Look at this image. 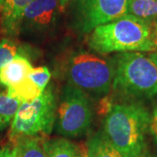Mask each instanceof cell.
Returning <instances> with one entry per match:
<instances>
[{"instance_id":"obj_1","label":"cell","mask_w":157,"mask_h":157,"mask_svg":"<svg viewBox=\"0 0 157 157\" xmlns=\"http://www.w3.org/2000/svg\"><path fill=\"white\" fill-rule=\"evenodd\" d=\"M154 24L126 14L94 29L88 45L99 54L155 52Z\"/></svg>"},{"instance_id":"obj_2","label":"cell","mask_w":157,"mask_h":157,"mask_svg":"<svg viewBox=\"0 0 157 157\" xmlns=\"http://www.w3.org/2000/svg\"><path fill=\"white\" fill-rule=\"evenodd\" d=\"M150 112L139 101L113 105L104 120L103 134L123 157L145 154Z\"/></svg>"},{"instance_id":"obj_3","label":"cell","mask_w":157,"mask_h":157,"mask_svg":"<svg viewBox=\"0 0 157 157\" xmlns=\"http://www.w3.org/2000/svg\"><path fill=\"white\" fill-rule=\"evenodd\" d=\"M112 88L126 99L157 97V66L142 52H122L114 57Z\"/></svg>"},{"instance_id":"obj_4","label":"cell","mask_w":157,"mask_h":157,"mask_svg":"<svg viewBox=\"0 0 157 157\" xmlns=\"http://www.w3.org/2000/svg\"><path fill=\"white\" fill-rule=\"evenodd\" d=\"M66 74L69 84L86 94L105 95L112 89L113 60L86 51H78L67 59Z\"/></svg>"},{"instance_id":"obj_5","label":"cell","mask_w":157,"mask_h":157,"mask_svg":"<svg viewBox=\"0 0 157 157\" xmlns=\"http://www.w3.org/2000/svg\"><path fill=\"white\" fill-rule=\"evenodd\" d=\"M56 96L52 86H47L36 100L21 103L11 123L10 139L50 135L55 125Z\"/></svg>"},{"instance_id":"obj_6","label":"cell","mask_w":157,"mask_h":157,"mask_svg":"<svg viewBox=\"0 0 157 157\" xmlns=\"http://www.w3.org/2000/svg\"><path fill=\"white\" fill-rule=\"evenodd\" d=\"M94 120L93 106L87 94L72 85L62 92L57 108L56 130L65 138H76L86 135Z\"/></svg>"},{"instance_id":"obj_7","label":"cell","mask_w":157,"mask_h":157,"mask_svg":"<svg viewBox=\"0 0 157 157\" xmlns=\"http://www.w3.org/2000/svg\"><path fill=\"white\" fill-rule=\"evenodd\" d=\"M128 14V0H77L73 10V25L81 33Z\"/></svg>"},{"instance_id":"obj_8","label":"cell","mask_w":157,"mask_h":157,"mask_svg":"<svg viewBox=\"0 0 157 157\" xmlns=\"http://www.w3.org/2000/svg\"><path fill=\"white\" fill-rule=\"evenodd\" d=\"M64 7L59 0H34L25 10L20 30L45 33L56 25Z\"/></svg>"},{"instance_id":"obj_9","label":"cell","mask_w":157,"mask_h":157,"mask_svg":"<svg viewBox=\"0 0 157 157\" xmlns=\"http://www.w3.org/2000/svg\"><path fill=\"white\" fill-rule=\"evenodd\" d=\"M34 0H5L2 8V25L6 33L16 34L20 30L23 13Z\"/></svg>"},{"instance_id":"obj_10","label":"cell","mask_w":157,"mask_h":157,"mask_svg":"<svg viewBox=\"0 0 157 157\" xmlns=\"http://www.w3.org/2000/svg\"><path fill=\"white\" fill-rule=\"evenodd\" d=\"M33 68L26 57L17 55L0 69V84L7 87L18 84L28 76Z\"/></svg>"},{"instance_id":"obj_11","label":"cell","mask_w":157,"mask_h":157,"mask_svg":"<svg viewBox=\"0 0 157 157\" xmlns=\"http://www.w3.org/2000/svg\"><path fill=\"white\" fill-rule=\"evenodd\" d=\"M45 142L39 136L22 137L14 141L12 149L16 157H47Z\"/></svg>"},{"instance_id":"obj_12","label":"cell","mask_w":157,"mask_h":157,"mask_svg":"<svg viewBox=\"0 0 157 157\" xmlns=\"http://www.w3.org/2000/svg\"><path fill=\"white\" fill-rule=\"evenodd\" d=\"M86 154L87 157H123L102 131L96 133L87 140Z\"/></svg>"},{"instance_id":"obj_13","label":"cell","mask_w":157,"mask_h":157,"mask_svg":"<svg viewBox=\"0 0 157 157\" xmlns=\"http://www.w3.org/2000/svg\"><path fill=\"white\" fill-rule=\"evenodd\" d=\"M47 157H85L86 154L76 144L67 138L45 140Z\"/></svg>"},{"instance_id":"obj_14","label":"cell","mask_w":157,"mask_h":157,"mask_svg":"<svg viewBox=\"0 0 157 157\" xmlns=\"http://www.w3.org/2000/svg\"><path fill=\"white\" fill-rule=\"evenodd\" d=\"M128 14L148 24L157 22V0H128Z\"/></svg>"},{"instance_id":"obj_15","label":"cell","mask_w":157,"mask_h":157,"mask_svg":"<svg viewBox=\"0 0 157 157\" xmlns=\"http://www.w3.org/2000/svg\"><path fill=\"white\" fill-rule=\"evenodd\" d=\"M43 92L44 91H41L28 77H26L18 84L7 87L6 94L21 103H27L36 100Z\"/></svg>"},{"instance_id":"obj_16","label":"cell","mask_w":157,"mask_h":157,"mask_svg":"<svg viewBox=\"0 0 157 157\" xmlns=\"http://www.w3.org/2000/svg\"><path fill=\"white\" fill-rule=\"evenodd\" d=\"M21 102L12 99L6 93H0V133L11 123Z\"/></svg>"},{"instance_id":"obj_17","label":"cell","mask_w":157,"mask_h":157,"mask_svg":"<svg viewBox=\"0 0 157 157\" xmlns=\"http://www.w3.org/2000/svg\"><path fill=\"white\" fill-rule=\"evenodd\" d=\"M18 55V46L10 39L0 41V69Z\"/></svg>"},{"instance_id":"obj_18","label":"cell","mask_w":157,"mask_h":157,"mask_svg":"<svg viewBox=\"0 0 157 157\" xmlns=\"http://www.w3.org/2000/svg\"><path fill=\"white\" fill-rule=\"evenodd\" d=\"M27 77L39 87V89L41 91H44L49 84L52 74L48 67H39L33 68L32 71L29 73Z\"/></svg>"},{"instance_id":"obj_19","label":"cell","mask_w":157,"mask_h":157,"mask_svg":"<svg viewBox=\"0 0 157 157\" xmlns=\"http://www.w3.org/2000/svg\"><path fill=\"white\" fill-rule=\"evenodd\" d=\"M148 133L150 134L154 142L157 146V102L154 105L153 110L150 113V121H149Z\"/></svg>"},{"instance_id":"obj_20","label":"cell","mask_w":157,"mask_h":157,"mask_svg":"<svg viewBox=\"0 0 157 157\" xmlns=\"http://www.w3.org/2000/svg\"><path fill=\"white\" fill-rule=\"evenodd\" d=\"M0 157H16L12 147H0Z\"/></svg>"},{"instance_id":"obj_21","label":"cell","mask_w":157,"mask_h":157,"mask_svg":"<svg viewBox=\"0 0 157 157\" xmlns=\"http://www.w3.org/2000/svg\"><path fill=\"white\" fill-rule=\"evenodd\" d=\"M148 58H149L152 61L154 62V63H155V64L157 66V51H155V52H149V54H148Z\"/></svg>"},{"instance_id":"obj_22","label":"cell","mask_w":157,"mask_h":157,"mask_svg":"<svg viewBox=\"0 0 157 157\" xmlns=\"http://www.w3.org/2000/svg\"><path fill=\"white\" fill-rule=\"evenodd\" d=\"M154 33H155V42L157 47V22L154 24Z\"/></svg>"},{"instance_id":"obj_23","label":"cell","mask_w":157,"mask_h":157,"mask_svg":"<svg viewBox=\"0 0 157 157\" xmlns=\"http://www.w3.org/2000/svg\"><path fill=\"white\" fill-rule=\"evenodd\" d=\"M59 1H60V3H61L62 6L65 8V6H67V4L69 1H71V0H59Z\"/></svg>"},{"instance_id":"obj_24","label":"cell","mask_w":157,"mask_h":157,"mask_svg":"<svg viewBox=\"0 0 157 157\" xmlns=\"http://www.w3.org/2000/svg\"><path fill=\"white\" fill-rule=\"evenodd\" d=\"M136 157H157L155 155H147V154H143V155H140L139 156H136Z\"/></svg>"},{"instance_id":"obj_25","label":"cell","mask_w":157,"mask_h":157,"mask_svg":"<svg viewBox=\"0 0 157 157\" xmlns=\"http://www.w3.org/2000/svg\"><path fill=\"white\" fill-rule=\"evenodd\" d=\"M4 1H5V0H0V9H1V10H2V8H3Z\"/></svg>"},{"instance_id":"obj_26","label":"cell","mask_w":157,"mask_h":157,"mask_svg":"<svg viewBox=\"0 0 157 157\" xmlns=\"http://www.w3.org/2000/svg\"><path fill=\"white\" fill-rule=\"evenodd\" d=\"M85 157H87V155H86V156H85Z\"/></svg>"}]
</instances>
